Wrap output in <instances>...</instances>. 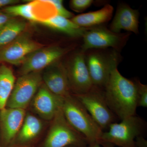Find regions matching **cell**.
<instances>
[{"label":"cell","mask_w":147,"mask_h":147,"mask_svg":"<svg viewBox=\"0 0 147 147\" xmlns=\"http://www.w3.org/2000/svg\"><path fill=\"white\" fill-rule=\"evenodd\" d=\"M104 88L106 102L118 119L121 120L136 115L138 107L137 81L124 77L117 67L112 71Z\"/></svg>","instance_id":"6da1fadb"},{"label":"cell","mask_w":147,"mask_h":147,"mask_svg":"<svg viewBox=\"0 0 147 147\" xmlns=\"http://www.w3.org/2000/svg\"><path fill=\"white\" fill-rule=\"evenodd\" d=\"M62 110L68 123L86 138L88 144L99 142L103 131L73 94L64 98Z\"/></svg>","instance_id":"7a4b0ae2"},{"label":"cell","mask_w":147,"mask_h":147,"mask_svg":"<svg viewBox=\"0 0 147 147\" xmlns=\"http://www.w3.org/2000/svg\"><path fill=\"white\" fill-rule=\"evenodd\" d=\"M146 123L139 116H130L120 123L110 125L107 131H103L99 143H108L120 147H136L135 139L142 136Z\"/></svg>","instance_id":"3957f363"},{"label":"cell","mask_w":147,"mask_h":147,"mask_svg":"<svg viewBox=\"0 0 147 147\" xmlns=\"http://www.w3.org/2000/svg\"><path fill=\"white\" fill-rule=\"evenodd\" d=\"M43 147H86V139L68 123L60 109L53 119Z\"/></svg>","instance_id":"277c9868"},{"label":"cell","mask_w":147,"mask_h":147,"mask_svg":"<svg viewBox=\"0 0 147 147\" xmlns=\"http://www.w3.org/2000/svg\"><path fill=\"white\" fill-rule=\"evenodd\" d=\"M73 95L86 109L102 131H107L110 125L116 122L118 118L108 106L102 89L94 86L86 93Z\"/></svg>","instance_id":"5b68a950"},{"label":"cell","mask_w":147,"mask_h":147,"mask_svg":"<svg viewBox=\"0 0 147 147\" xmlns=\"http://www.w3.org/2000/svg\"><path fill=\"white\" fill-rule=\"evenodd\" d=\"M119 61L116 52L105 53L94 51L86 57L87 67L94 86L104 88L112 71L117 68Z\"/></svg>","instance_id":"8992f818"},{"label":"cell","mask_w":147,"mask_h":147,"mask_svg":"<svg viewBox=\"0 0 147 147\" xmlns=\"http://www.w3.org/2000/svg\"><path fill=\"white\" fill-rule=\"evenodd\" d=\"M42 82L40 71L21 75L15 82L6 107L25 110L33 99Z\"/></svg>","instance_id":"52a82bcc"},{"label":"cell","mask_w":147,"mask_h":147,"mask_svg":"<svg viewBox=\"0 0 147 147\" xmlns=\"http://www.w3.org/2000/svg\"><path fill=\"white\" fill-rule=\"evenodd\" d=\"M42 47L28 34L23 32L12 42L0 47V61L21 65L29 55Z\"/></svg>","instance_id":"ba28073f"},{"label":"cell","mask_w":147,"mask_h":147,"mask_svg":"<svg viewBox=\"0 0 147 147\" xmlns=\"http://www.w3.org/2000/svg\"><path fill=\"white\" fill-rule=\"evenodd\" d=\"M82 51L71 59L65 68L71 91L73 94H80L89 91L94 86L86 63V56Z\"/></svg>","instance_id":"9c48e42d"},{"label":"cell","mask_w":147,"mask_h":147,"mask_svg":"<svg viewBox=\"0 0 147 147\" xmlns=\"http://www.w3.org/2000/svg\"><path fill=\"white\" fill-rule=\"evenodd\" d=\"M82 51L91 49L113 47L118 50L123 45L126 36L115 33L103 28L87 30L83 36Z\"/></svg>","instance_id":"30bf717a"},{"label":"cell","mask_w":147,"mask_h":147,"mask_svg":"<svg viewBox=\"0 0 147 147\" xmlns=\"http://www.w3.org/2000/svg\"><path fill=\"white\" fill-rule=\"evenodd\" d=\"M66 50L61 47H41L31 53L21 64V75L31 72L40 71L55 63L65 53Z\"/></svg>","instance_id":"8fae6325"},{"label":"cell","mask_w":147,"mask_h":147,"mask_svg":"<svg viewBox=\"0 0 147 147\" xmlns=\"http://www.w3.org/2000/svg\"><path fill=\"white\" fill-rule=\"evenodd\" d=\"M64 98L53 93L42 84L33 99V107L42 119L51 120L61 109Z\"/></svg>","instance_id":"7c38bea8"},{"label":"cell","mask_w":147,"mask_h":147,"mask_svg":"<svg viewBox=\"0 0 147 147\" xmlns=\"http://www.w3.org/2000/svg\"><path fill=\"white\" fill-rule=\"evenodd\" d=\"M26 115L24 109L5 108L0 110L1 136L5 144H10L16 138Z\"/></svg>","instance_id":"4fadbf2b"},{"label":"cell","mask_w":147,"mask_h":147,"mask_svg":"<svg viewBox=\"0 0 147 147\" xmlns=\"http://www.w3.org/2000/svg\"><path fill=\"white\" fill-rule=\"evenodd\" d=\"M42 78L44 85L55 94L64 98L72 94L66 69L62 65L54 63L47 67Z\"/></svg>","instance_id":"5bb4252c"},{"label":"cell","mask_w":147,"mask_h":147,"mask_svg":"<svg viewBox=\"0 0 147 147\" xmlns=\"http://www.w3.org/2000/svg\"><path fill=\"white\" fill-rule=\"evenodd\" d=\"M139 11L129 5L122 4L119 6L115 15L110 26V30L119 34L122 30L139 33Z\"/></svg>","instance_id":"9a60e30c"},{"label":"cell","mask_w":147,"mask_h":147,"mask_svg":"<svg viewBox=\"0 0 147 147\" xmlns=\"http://www.w3.org/2000/svg\"><path fill=\"white\" fill-rule=\"evenodd\" d=\"M114 8L107 5L99 10L73 16L71 20L82 28L94 26L108 22L113 16Z\"/></svg>","instance_id":"2e32d148"},{"label":"cell","mask_w":147,"mask_h":147,"mask_svg":"<svg viewBox=\"0 0 147 147\" xmlns=\"http://www.w3.org/2000/svg\"><path fill=\"white\" fill-rule=\"evenodd\" d=\"M38 23L47 28L74 37L83 36L87 30L85 28L77 26L68 18L58 15L52 16Z\"/></svg>","instance_id":"e0dca14e"},{"label":"cell","mask_w":147,"mask_h":147,"mask_svg":"<svg viewBox=\"0 0 147 147\" xmlns=\"http://www.w3.org/2000/svg\"><path fill=\"white\" fill-rule=\"evenodd\" d=\"M42 128V122L39 119L30 114L26 115L16 137L17 142L20 144L31 142L39 135Z\"/></svg>","instance_id":"ac0fdd59"},{"label":"cell","mask_w":147,"mask_h":147,"mask_svg":"<svg viewBox=\"0 0 147 147\" xmlns=\"http://www.w3.org/2000/svg\"><path fill=\"white\" fill-rule=\"evenodd\" d=\"M15 77L7 66H0V110L5 108L15 84Z\"/></svg>","instance_id":"d6986e66"},{"label":"cell","mask_w":147,"mask_h":147,"mask_svg":"<svg viewBox=\"0 0 147 147\" xmlns=\"http://www.w3.org/2000/svg\"><path fill=\"white\" fill-rule=\"evenodd\" d=\"M26 27L25 21L16 17L12 18L0 28V47L16 39L23 33Z\"/></svg>","instance_id":"ffe728a7"},{"label":"cell","mask_w":147,"mask_h":147,"mask_svg":"<svg viewBox=\"0 0 147 147\" xmlns=\"http://www.w3.org/2000/svg\"><path fill=\"white\" fill-rule=\"evenodd\" d=\"M2 10L12 17H21L29 21L38 23L37 19L34 13L32 2L9 6L2 9Z\"/></svg>","instance_id":"44dd1931"},{"label":"cell","mask_w":147,"mask_h":147,"mask_svg":"<svg viewBox=\"0 0 147 147\" xmlns=\"http://www.w3.org/2000/svg\"><path fill=\"white\" fill-rule=\"evenodd\" d=\"M138 86V107H147V86L142 84L139 81H137Z\"/></svg>","instance_id":"7402d4cb"},{"label":"cell","mask_w":147,"mask_h":147,"mask_svg":"<svg viewBox=\"0 0 147 147\" xmlns=\"http://www.w3.org/2000/svg\"><path fill=\"white\" fill-rule=\"evenodd\" d=\"M93 2L92 0H71L70 6L72 10L76 12H82L88 8Z\"/></svg>","instance_id":"603a6c76"},{"label":"cell","mask_w":147,"mask_h":147,"mask_svg":"<svg viewBox=\"0 0 147 147\" xmlns=\"http://www.w3.org/2000/svg\"><path fill=\"white\" fill-rule=\"evenodd\" d=\"M50 1L55 7L58 15L63 16L68 19L69 18H72L73 17V14L64 7L62 1L50 0Z\"/></svg>","instance_id":"cb8c5ba5"},{"label":"cell","mask_w":147,"mask_h":147,"mask_svg":"<svg viewBox=\"0 0 147 147\" xmlns=\"http://www.w3.org/2000/svg\"><path fill=\"white\" fill-rule=\"evenodd\" d=\"M13 18L14 17L9 15L4 12L2 10L0 9V28Z\"/></svg>","instance_id":"d4e9b609"},{"label":"cell","mask_w":147,"mask_h":147,"mask_svg":"<svg viewBox=\"0 0 147 147\" xmlns=\"http://www.w3.org/2000/svg\"><path fill=\"white\" fill-rule=\"evenodd\" d=\"M19 2L17 0H0V9L4 8L7 7L15 5Z\"/></svg>","instance_id":"484cf974"},{"label":"cell","mask_w":147,"mask_h":147,"mask_svg":"<svg viewBox=\"0 0 147 147\" xmlns=\"http://www.w3.org/2000/svg\"><path fill=\"white\" fill-rule=\"evenodd\" d=\"M135 142L136 147H147V141L143 136L137 137Z\"/></svg>","instance_id":"4316f807"},{"label":"cell","mask_w":147,"mask_h":147,"mask_svg":"<svg viewBox=\"0 0 147 147\" xmlns=\"http://www.w3.org/2000/svg\"><path fill=\"white\" fill-rule=\"evenodd\" d=\"M86 147H102L100 143L98 142L89 143Z\"/></svg>","instance_id":"83f0119b"},{"label":"cell","mask_w":147,"mask_h":147,"mask_svg":"<svg viewBox=\"0 0 147 147\" xmlns=\"http://www.w3.org/2000/svg\"><path fill=\"white\" fill-rule=\"evenodd\" d=\"M100 143L102 147H115L113 145L110 144H108V143H103V142H101V143Z\"/></svg>","instance_id":"f1b7e54d"},{"label":"cell","mask_w":147,"mask_h":147,"mask_svg":"<svg viewBox=\"0 0 147 147\" xmlns=\"http://www.w3.org/2000/svg\"><path fill=\"white\" fill-rule=\"evenodd\" d=\"M66 147H79L76 146H67Z\"/></svg>","instance_id":"f546056e"},{"label":"cell","mask_w":147,"mask_h":147,"mask_svg":"<svg viewBox=\"0 0 147 147\" xmlns=\"http://www.w3.org/2000/svg\"><path fill=\"white\" fill-rule=\"evenodd\" d=\"M0 147H1V144H0Z\"/></svg>","instance_id":"4dcf8cb0"}]
</instances>
